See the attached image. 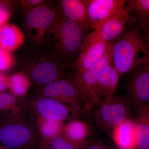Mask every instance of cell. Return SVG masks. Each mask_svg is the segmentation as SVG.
<instances>
[{
    "label": "cell",
    "instance_id": "6da1fadb",
    "mask_svg": "<svg viewBox=\"0 0 149 149\" xmlns=\"http://www.w3.org/2000/svg\"><path fill=\"white\" fill-rule=\"evenodd\" d=\"M22 71L32 82L44 86L67 76L71 65L45 46L34 45L23 54Z\"/></svg>",
    "mask_w": 149,
    "mask_h": 149
},
{
    "label": "cell",
    "instance_id": "7a4b0ae2",
    "mask_svg": "<svg viewBox=\"0 0 149 149\" xmlns=\"http://www.w3.org/2000/svg\"><path fill=\"white\" fill-rule=\"evenodd\" d=\"M85 32L64 15L58 5L45 46L72 65L79 55Z\"/></svg>",
    "mask_w": 149,
    "mask_h": 149
},
{
    "label": "cell",
    "instance_id": "3957f363",
    "mask_svg": "<svg viewBox=\"0 0 149 149\" xmlns=\"http://www.w3.org/2000/svg\"><path fill=\"white\" fill-rule=\"evenodd\" d=\"M149 60V49L140 29L135 25L125 29L112 43L111 63L119 74L131 72Z\"/></svg>",
    "mask_w": 149,
    "mask_h": 149
},
{
    "label": "cell",
    "instance_id": "277c9868",
    "mask_svg": "<svg viewBox=\"0 0 149 149\" xmlns=\"http://www.w3.org/2000/svg\"><path fill=\"white\" fill-rule=\"evenodd\" d=\"M37 142L35 128L24 116H4L0 120L1 146L10 149H24Z\"/></svg>",
    "mask_w": 149,
    "mask_h": 149
},
{
    "label": "cell",
    "instance_id": "5b68a950",
    "mask_svg": "<svg viewBox=\"0 0 149 149\" xmlns=\"http://www.w3.org/2000/svg\"><path fill=\"white\" fill-rule=\"evenodd\" d=\"M39 95L55 99L76 111H89L93 107L80 90L72 72L43 87Z\"/></svg>",
    "mask_w": 149,
    "mask_h": 149
},
{
    "label": "cell",
    "instance_id": "8992f818",
    "mask_svg": "<svg viewBox=\"0 0 149 149\" xmlns=\"http://www.w3.org/2000/svg\"><path fill=\"white\" fill-rule=\"evenodd\" d=\"M56 13L52 1L33 10L24 17V27L28 39L34 45L45 46L48 33Z\"/></svg>",
    "mask_w": 149,
    "mask_h": 149
},
{
    "label": "cell",
    "instance_id": "52a82bcc",
    "mask_svg": "<svg viewBox=\"0 0 149 149\" xmlns=\"http://www.w3.org/2000/svg\"><path fill=\"white\" fill-rule=\"evenodd\" d=\"M132 11L131 4L127 1L126 5L114 16L86 36L81 47H86L97 41L108 44L114 42L125 31Z\"/></svg>",
    "mask_w": 149,
    "mask_h": 149
},
{
    "label": "cell",
    "instance_id": "ba28073f",
    "mask_svg": "<svg viewBox=\"0 0 149 149\" xmlns=\"http://www.w3.org/2000/svg\"><path fill=\"white\" fill-rule=\"evenodd\" d=\"M100 107L95 118L97 125L102 128L113 130L129 118V105L121 97L113 95Z\"/></svg>",
    "mask_w": 149,
    "mask_h": 149
},
{
    "label": "cell",
    "instance_id": "9c48e42d",
    "mask_svg": "<svg viewBox=\"0 0 149 149\" xmlns=\"http://www.w3.org/2000/svg\"><path fill=\"white\" fill-rule=\"evenodd\" d=\"M148 60L139 65L131 71L132 75L127 85V93L137 110L149 105Z\"/></svg>",
    "mask_w": 149,
    "mask_h": 149
},
{
    "label": "cell",
    "instance_id": "30bf717a",
    "mask_svg": "<svg viewBox=\"0 0 149 149\" xmlns=\"http://www.w3.org/2000/svg\"><path fill=\"white\" fill-rule=\"evenodd\" d=\"M91 29H97L126 5L125 0H84Z\"/></svg>",
    "mask_w": 149,
    "mask_h": 149
},
{
    "label": "cell",
    "instance_id": "8fae6325",
    "mask_svg": "<svg viewBox=\"0 0 149 149\" xmlns=\"http://www.w3.org/2000/svg\"><path fill=\"white\" fill-rule=\"evenodd\" d=\"M30 105L38 117L63 122L77 111L57 100L39 95L32 99Z\"/></svg>",
    "mask_w": 149,
    "mask_h": 149
},
{
    "label": "cell",
    "instance_id": "7c38bea8",
    "mask_svg": "<svg viewBox=\"0 0 149 149\" xmlns=\"http://www.w3.org/2000/svg\"><path fill=\"white\" fill-rule=\"evenodd\" d=\"M112 43H110L106 53L84 73H73L79 88L85 97L93 106V91L98 78L104 68L111 63Z\"/></svg>",
    "mask_w": 149,
    "mask_h": 149
},
{
    "label": "cell",
    "instance_id": "4fadbf2b",
    "mask_svg": "<svg viewBox=\"0 0 149 149\" xmlns=\"http://www.w3.org/2000/svg\"><path fill=\"white\" fill-rule=\"evenodd\" d=\"M119 73L112 63L107 65L98 78L93 91V105L100 106L114 95Z\"/></svg>",
    "mask_w": 149,
    "mask_h": 149
},
{
    "label": "cell",
    "instance_id": "5bb4252c",
    "mask_svg": "<svg viewBox=\"0 0 149 149\" xmlns=\"http://www.w3.org/2000/svg\"><path fill=\"white\" fill-rule=\"evenodd\" d=\"M109 44L97 41L86 47H81L77 58L71 65L72 72L78 74L84 73L104 55Z\"/></svg>",
    "mask_w": 149,
    "mask_h": 149
},
{
    "label": "cell",
    "instance_id": "9a60e30c",
    "mask_svg": "<svg viewBox=\"0 0 149 149\" xmlns=\"http://www.w3.org/2000/svg\"><path fill=\"white\" fill-rule=\"evenodd\" d=\"M59 5L68 18L86 32L91 29L87 8L84 0H61Z\"/></svg>",
    "mask_w": 149,
    "mask_h": 149
},
{
    "label": "cell",
    "instance_id": "2e32d148",
    "mask_svg": "<svg viewBox=\"0 0 149 149\" xmlns=\"http://www.w3.org/2000/svg\"><path fill=\"white\" fill-rule=\"evenodd\" d=\"M113 137L119 149H137L135 121L129 118L113 129Z\"/></svg>",
    "mask_w": 149,
    "mask_h": 149
},
{
    "label": "cell",
    "instance_id": "e0dca14e",
    "mask_svg": "<svg viewBox=\"0 0 149 149\" xmlns=\"http://www.w3.org/2000/svg\"><path fill=\"white\" fill-rule=\"evenodd\" d=\"M24 41V33L16 25L6 23L0 26V47L13 52L21 47Z\"/></svg>",
    "mask_w": 149,
    "mask_h": 149
},
{
    "label": "cell",
    "instance_id": "ac0fdd59",
    "mask_svg": "<svg viewBox=\"0 0 149 149\" xmlns=\"http://www.w3.org/2000/svg\"><path fill=\"white\" fill-rule=\"evenodd\" d=\"M135 123L137 149H149V105L137 110Z\"/></svg>",
    "mask_w": 149,
    "mask_h": 149
},
{
    "label": "cell",
    "instance_id": "d6986e66",
    "mask_svg": "<svg viewBox=\"0 0 149 149\" xmlns=\"http://www.w3.org/2000/svg\"><path fill=\"white\" fill-rule=\"evenodd\" d=\"M37 128L42 139L47 141L61 135L63 133V122L38 117Z\"/></svg>",
    "mask_w": 149,
    "mask_h": 149
},
{
    "label": "cell",
    "instance_id": "ffe728a7",
    "mask_svg": "<svg viewBox=\"0 0 149 149\" xmlns=\"http://www.w3.org/2000/svg\"><path fill=\"white\" fill-rule=\"evenodd\" d=\"M31 82L29 76L23 71L14 73L9 78V93L19 98L24 97L29 91Z\"/></svg>",
    "mask_w": 149,
    "mask_h": 149
},
{
    "label": "cell",
    "instance_id": "44dd1931",
    "mask_svg": "<svg viewBox=\"0 0 149 149\" xmlns=\"http://www.w3.org/2000/svg\"><path fill=\"white\" fill-rule=\"evenodd\" d=\"M63 135L67 138L77 142H83L90 134L87 123L81 120L74 119L64 125Z\"/></svg>",
    "mask_w": 149,
    "mask_h": 149
},
{
    "label": "cell",
    "instance_id": "7402d4cb",
    "mask_svg": "<svg viewBox=\"0 0 149 149\" xmlns=\"http://www.w3.org/2000/svg\"><path fill=\"white\" fill-rule=\"evenodd\" d=\"M87 141L75 142L67 138L62 133L54 139L45 141L52 149H85Z\"/></svg>",
    "mask_w": 149,
    "mask_h": 149
},
{
    "label": "cell",
    "instance_id": "603a6c76",
    "mask_svg": "<svg viewBox=\"0 0 149 149\" xmlns=\"http://www.w3.org/2000/svg\"><path fill=\"white\" fill-rule=\"evenodd\" d=\"M132 6L131 16L149 18V0H129Z\"/></svg>",
    "mask_w": 149,
    "mask_h": 149
},
{
    "label": "cell",
    "instance_id": "cb8c5ba5",
    "mask_svg": "<svg viewBox=\"0 0 149 149\" xmlns=\"http://www.w3.org/2000/svg\"><path fill=\"white\" fill-rule=\"evenodd\" d=\"M15 63L14 58L10 52L0 47V72L10 70Z\"/></svg>",
    "mask_w": 149,
    "mask_h": 149
},
{
    "label": "cell",
    "instance_id": "d4e9b609",
    "mask_svg": "<svg viewBox=\"0 0 149 149\" xmlns=\"http://www.w3.org/2000/svg\"><path fill=\"white\" fill-rule=\"evenodd\" d=\"M45 0H21L19 3L24 18L32 11L47 2Z\"/></svg>",
    "mask_w": 149,
    "mask_h": 149
},
{
    "label": "cell",
    "instance_id": "484cf974",
    "mask_svg": "<svg viewBox=\"0 0 149 149\" xmlns=\"http://www.w3.org/2000/svg\"><path fill=\"white\" fill-rule=\"evenodd\" d=\"M135 22V26L142 32L149 31V18L131 16Z\"/></svg>",
    "mask_w": 149,
    "mask_h": 149
},
{
    "label": "cell",
    "instance_id": "4316f807",
    "mask_svg": "<svg viewBox=\"0 0 149 149\" xmlns=\"http://www.w3.org/2000/svg\"><path fill=\"white\" fill-rule=\"evenodd\" d=\"M10 17L9 9L5 4L0 2V26L6 24Z\"/></svg>",
    "mask_w": 149,
    "mask_h": 149
},
{
    "label": "cell",
    "instance_id": "83f0119b",
    "mask_svg": "<svg viewBox=\"0 0 149 149\" xmlns=\"http://www.w3.org/2000/svg\"><path fill=\"white\" fill-rule=\"evenodd\" d=\"M9 76L3 72H0V93L8 90Z\"/></svg>",
    "mask_w": 149,
    "mask_h": 149
},
{
    "label": "cell",
    "instance_id": "f1b7e54d",
    "mask_svg": "<svg viewBox=\"0 0 149 149\" xmlns=\"http://www.w3.org/2000/svg\"><path fill=\"white\" fill-rule=\"evenodd\" d=\"M85 149H112L107 148L102 144L93 142V141H87V144Z\"/></svg>",
    "mask_w": 149,
    "mask_h": 149
},
{
    "label": "cell",
    "instance_id": "f546056e",
    "mask_svg": "<svg viewBox=\"0 0 149 149\" xmlns=\"http://www.w3.org/2000/svg\"><path fill=\"white\" fill-rule=\"evenodd\" d=\"M37 145L38 149H52L42 139L37 141Z\"/></svg>",
    "mask_w": 149,
    "mask_h": 149
},
{
    "label": "cell",
    "instance_id": "4dcf8cb0",
    "mask_svg": "<svg viewBox=\"0 0 149 149\" xmlns=\"http://www.w3.org/2000/svg\"><path fill=\"white\" fill-rule=\"evenodd\" d=\"M141 32L143 35L145 42L149 49V31L146 32H142L141 31Z\"/></svg>",
    "mask_w": 149,
    "mask_h": 149
},
{
    "label": "cell",
    "instance_id": "1f68e13d",
    "mask_svg": "<svg viewBox=\"0 0 149 149\" xmlns=\"http://www.w3.org/2000/svg\"><path fill=\"white\" fill-rule=\"evenodd\" d=\"M0 149H10L8 148H6V147L4 146H0Z\"/></svg>",
    "mask_w": 149,
    "mask_h": 149
},
{
    "label": "cell",
    "instance_id": "d6a6232c",
    "mask_svg": "<svg viewBox=\"0 0 149 149\" xmlns=\"http://www.w3.org/2000/svg\"><path fill=\"white\" fill-rule=\"evenodd\" d=\"M147 65H148V72L149 73V60L147 61Z\"/></svg>",
    "mask_w": 149,
    "mask_h": 149
}]
</instances>
